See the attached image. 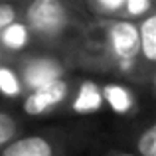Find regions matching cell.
I'll list each match as a JSON object with an SVG mask.
<instances>
[{"mask_svg":"<svg viewBox=\"0 0 156 156\" xmlns=\"http://www.w3.org/2000/svg\"><path fill=\"white\" fill-rule=\"evenodd\" d=\"M20 16V2H0V30Z\"/></svg>","mask_w":156,"mask_h":156,"instance_id":"cell-15","label":"cell"},{"mask_svg":"<svg viewBox=\"0 0 156 156\" xmlns=\"http://www.w3.org/2000/svg\"><path fill=\"white\" fill-rule=\"evenodd\" d=\"M101 22V55L122 77H136L144 71L138 55L136 20L99 18Z\"/></svg>","mask_w":156,"mask_h":156,"instance_id":"cell-2","label":"cell"},{"mask_svg":"<svg viewBox=\"0 0 156 156\" xmlns=\"http://www.w3.org/2000/svg\"><path fill=\"white\" fill-rule=\"evenodd\" d=\"M93 18H122L125 0H83Z\"/></svg>","mask_w":156,"mask_h":156,"instance_id":"cell-11","label":"cell"},{"mask_svg":"<svg viewBox=\"0 0 156 156\" xmlns=\"http://www.w3.org/2000/svg\"><path fill=\"white\" fill-rule=\"evenodd\" d=\"M69 140L59 130L22 133L0 148V156H69Z\"/></svg>","mask_w":156,"mask_h":156,"instance_id":"cell-4","label":"cell"},{"mask_svg":"<svg viewBox=\"0 0 156 156\" xmlns=\"http://www.w3.org/2000/svg\"><path fill=\"white\" fill-rule=\"evenodd\" d=\"M10 61L18 69L24 91L38 89L42 85L51 83V81L61 79V77L71 73L69 59L61 51H55V50L34 48L30 51H24L20 55L12 57Z\"/></svg>","mask_w":156,"mask_h":156,"instance_id":"cell-3","label":"cell"},{"mask_svg":"<svg viewBox=\"0 0 156 156\" xmlns=\"http://www.w3.org/2000/svg\"><path fill=\"white\" fill-rule=\"evenodd\" d=\"M101 93H103L105 107L117 117H130L133 113H136V93L129 83L109 81L101 85Z\"/></svg>","mask_w":156,"mask_h":156,"instance_id":"cell-8","label":"cell"},{"mask_svg":"<svg viewBox=\"0 0 156 156\" xmlns=\"http://www.w3.org/2000/svg\"><path fill=\"white\" fill-rule=\"evenodd\" d=\"M65 109H69L73 115H79V117H91V115L101 113L105 109L101 85L95 79H87V77L75 81Z\"/></svg>","mask_w":156,"mask_h":156,"instance_id":"cell-6","label":"cell"},{"mask_svg":"<svg viewBox=\"0 0 156 156\" xmlns=\"http://www.w3.org/2000/svg\"><path fill=\"white\" fill-rule=\"evenodd\" d=\"M0 2H22V0H0Z\"/></svg>","mask_w":156,"mask_h":156,"instance_id":"cell-18","label":"cell"},{"mask_svg":"<svg viewBox=\"0 0 156 156\" xmlns=\"http://www.w3.org/2000/svg\"><path fill=\"white\" fill-rule=\"evenodd\" d=\"M24 85H22V79L18 75V69L14 67L10 59H4L0 61V95L4 99H20L24 95Z\"/></svg>","mask_w":156,"mask_h":156,"instance_id":"cell-10","label":"cell"},{"mask_svg":"<svg viewBox=\"0 0 156 156\" xmlns=\"http://www.w3.org/2000/svg\"><path fill=\"white\" fill-rule=\"evenodd\" d=\"M136 28H138V55H140L142 65L152 71L156 63V14L148 12L140 20H136Z\"/></svg>","mask_w":156,"mask_h":156,"instance_id":"cell-9","label":"cell"},{"mask_svg":"<svg viewBox=\"0 0 156 156\" xmlns=\"http://www.w3.org/2000/svg\"><path fill=\"white\" fill-rule=\"evenodd\" d=\"M4 59H6V55H4V51L0 50V61H4Z\"/></svg>","mask_w":156,"mask_h":156,"instance_id":"cell-17","label":"cell"},{"mask_svg":"<svg viewBox=\"0 0 156 156\" xmlns=\"http://www.w3.org/2000/svg\"><path fill=\"white\" fill-rule=\"evenodd\" d=\"M134 148H136L138 156H156V126H154V122H148L136 134Z\"/></svg>","mask_w":156,"mask_h":156,"instance_id":"cell-13","label":"cell"},{"mask_svg":"<svg viewBox=\"0 0 156 156\" xmlns=\"http://www.w3.org/2000/svg\"><path fill=\"white\" fill-rule=\"evenodd\" d=\"M103 156H138V154L126 152V150H109V152H105Z\"/></svg>","mask_w":156,"mask_h":156,"instance_id":"cell-16","label":"cell"},{"mask_svg":"<svg viewBox=\"0 0 156 156\" xmlns=\"http://www.w3.org/2000/svg\"><path fill=\"white\" fill-rule=\"evenodd\" d=\"M34 48H38L36 40L20 16L0 30V50L4 51L6 59H12V57L20 55L24 51H30Z\"/></svg>","mask_w":156,"mask_h":156,"instance_id":"cell-7","label":"cell"},{"mask_svg":"<svg viewBox=\"0 0 156 156\" xmlns=\"http://www.w3.org/2000/svg\"><path fill=\"white\" fill-rule=\"evenodd\" d=\"M83 0H22L20 18L30 28L36 46L61 51L85 24Z\"/></svg>","mask_w":156,"mask_h":156,"instance_id":"cell-1","label":"cell"},{"mask_svg":"<svg viewBox=\"0 0 156 156\" xmlns=\"http://www.w3.org/2000/svg\"><path fill=\"white\" fill-rule=\"evenodd\" d=\"M75 79L71 77V73L61 79H55L51 83H46L38 89L26 91L20 101H22V113L30 119H42L48 115L55 113V111L65 109L67 99L71 95V89Z\"/></svg>","mask_w":156,"mask_h":156,"instance_id":"cell-5","label":"cell"},{"mask_svg":"<svg viewBox=\"0 0 156 156\" xmlns=\"http://www.w3.org/2000/svg\"><path fill=\"white\" fill-rule=\"evenodd\" d=\"M24 133V122L16 113L0 109V148Z\"/></svg>","mask_w":156,"mask_h":156,"instance_id":"cell-12","label":"cell"},{"mask_svg":"<svg viewBox=\"0 0 156 156\" xmlns=\"http://www.w3.org/2000/svg\"><path fill=\"white\" fill-rule=\"evenodd\" d=\"M148 12H154V0H125L122 18L140 20Z\"/></svg>","mask_w":156,"mask_h":156,"instance_id":"cell-14","label":"cell"}]
</instances>
